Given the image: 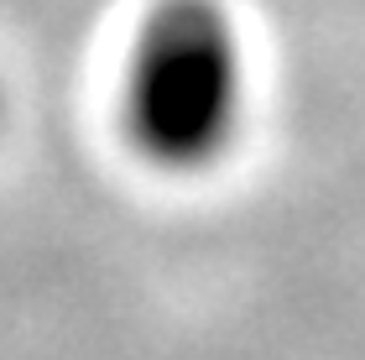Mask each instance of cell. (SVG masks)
Here are the masks:
<instances>
[{
	"mask_svg": "<svg viewBox=\"0 0 365 360\" xmlns=\"http://www.w3.org/2000/svg\"><path fill=\"white\" fill-rule=\"evenodd\" d=\"M251 115V53L225 0H157L130 37L120 130L157 173H209Z\"/></svg>",
	"mask_w": 365,
	"mask_h": 360,
	"instance_id": "1",
	"label": "cell"
},
{
	"mask_svg": "<svg viewBox=\"0 0 365 360\" xmlns=\"http://www.w3.org/2000/svg\"><path fill=\"white\" fill-rule=\"evenodd\" d=\"M0 115H6V89H0Z\"/></svg>",
	"mask_w": 365,
	"mask_h": 360,
	"instance_id": "2",
	"label": "cell"
}]
</instances>
